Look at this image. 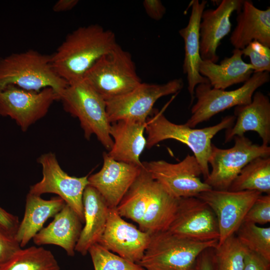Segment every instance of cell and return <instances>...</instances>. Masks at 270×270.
<instances>
[{"instance_id":"19","label":"cell","mask_w":270,"mask_h":270,"mask_svg":"<svg viewBox=\"0 0 270 270\" xmlns=\"http://www.w3.org/2000/svg\"><path fill=\"white\" fill-rule=\"evenodd\" d=\"M234 124L226 130L224 143L230 142L236 136L254 131L262 138V144L268 146L270 142V101L267 96L256 92L250 103L234 108Z\"/></svg>"},{"instance_id":"35","label":"cell","mask_w":270,"mask_h":270,"mask_svg":"<svg viewBox=\"0 0 270 270\" xmlns=\"http://www.w3.org/2000/svg\"><path fill=\"white\" fill-rule=\"evenodd\" d=\"M143 6L147 15L154 20H160L166 14V8L160 0H144Z\"/></svg>"},{"instance_id":"20","label":"cell","mask_w":270,"mask_h":270,"mask_svg":"<svg viewBox=\"0 0 270 270\" xmlns=\"http://www.w3.org/2000/svg\"><path fill=\"white\" fill-rule=\"evenodd\" d=\"M208 2L203 0H192V10L187 25L179 30L184 40V56L182 64L183 72L186 75L188 90L190 96L191 104L194 100V89L197 85L209 82L208 79L199 72L198 66L202 60L200 56L199 27L201 16Z\"/></svg>"},{"instance_id":"32","label":"cell","mask_w":270,"mask_h":270,"mask_svg":"<svg viewBox=\"0 0 270 270\" xmlns=\"http://www.w3.org/2000/svg\"><path fill=\"white\" fill-rule=\"evenodd\" d=\"M242 55L250 58L254 72H270V48L253 41L242 50Z\"/></svg>"},{"instance_id":"11","label":"cell","mask_w":270,"mask_h":270,"mask_svg":"<svg viewBox=\"0 0 270 270\" xmlns=\"http://www.w3.org/2000/svg\"><path fill=\"white\" fill-rule=\"evenodd\" d=\"M142 164L152 177L176 198L196 197L201 192L212 189L200 180L202 170L194 155L188 154L176 164L164 160Z\"/></svg>"},{"instance_id":"26","label":"cell","mask_w":270,"mask_h":270,"mask_svg":"<svg viewBox=\"0 0 270 270\" xmlns=\"http://www.w3.org/2000/svg\"><path fill=\"white\" fill-rule=\"evenodd\" d=\"M242 50L234 48L232 56L226 58L220 64L202 60L199 72L216 89L225 90L234 84L244 83L252 76L254 69L242 60Z\"/></svg>"},{"instance_id":"3","label":"cell","mask_w":270,"mask_h":270,"mask_svg":"<svg viewBox=\"0 0 270 270\" xmlns=\"http://www.w3.org/2000/svg\"><path fill=\"white\" fill-rule=\"evenodd\" d=\"M234 115L226 116L216 125L202 128L178 124L168 120L162 112L154 108L146 121L148 136L146 147L151 148L166 140H175L189 147L196 159L205 180L208 176V159L212 150V140L219 132L230 128L234 123Z\"/></svg>"},{"instance_id":"22","label":"cell","mask_w":270,"mask_h":270,"mask_svg":"<svg viewBox=\"0 0 270 270\" xmlns=\"http://www.w3.org/2000/svg\"><path fill=\"white\" fill-rule=\"evenodd\" d=\"M238 14L236 25L230 38L234 48L242 50L253 41L270 48V7L260 10L252 1L244 0Z\"/></svg>"},{"instance_id":"31","label":"cell","mask_w":270,"mask_h":270,"mask_svg":"<svg viewBox=\"0 0 270 270\" xmlns=\"http://www.w3.org/2000/svg\"><path fill=\"white\" fill-rule=\"evenodd\" d=\"M94 270H145L138 263L114 254L98 243L88 250Z\"/></svg>"},{"instance_id":"30","label":"cell","mask_w":270,"mask_h":270,"mask_svg":"<svg viewBox=\"0 0 270 270\" xmlns=\"http://www.w3.org/2000/svg\"><path fill=\"white\" fill-rule=\"evenodd\" d=\"M240 242L248 250L270 262V228L243 222L236 232Z\"/></svg>"},{"instance_id":"38","label":"cell","mask_w":270,"mask_h":270,"mask_svg":"<svg viewBox=\"0 0 270 270\" xmlns=\"http://www.w3.org/2000/svg\"><path fill=\"white\" fill-rule=\"evenodd\" d=\"M213 248L204 250L198 256L196 270H215L212 250Z\"/></svg>"},{"instance_id":"4","label":"cell","mask_w":270,"mask_h":270,"mask_svg":"<svg viewBox=\"0 0 270 270\" xmlns=\"http://www.w3.org/2000/svg\"><path fill=\"white\" fill-rule=\"evenodd\" d=\"M9 85L34 92L50 88L59 96L68 84L54 71L50 55L30 49L0 58V90Z\"/></svg>"},{"instance_id":"34","label":"cell","mask_w":270,"mask_h":270,"mask_svg":"<svg viewBox=\"0 0 270 270\" xmlns=\"http://www.w3.org/2000/svg\"><path fill=\"white\" fill-rule=\"evenodd\" d=\"M22 248L15 234L0 224V268Z\"/></svg>"},{"instance_id":"16","label":"cell","mask_w":270,"mask_h":270,"mask_svg":"<svg viewBox=\"0 0 270 270\" xmlns=\"http://www.w3.org/2000/svg\"><path fill=\"white\" fill-rule=\"evenodd\" d=\"M151 235L124 220L116 208H110L104 231L98 244L134 262L142 258Z\"/></svg>"},{"instance_id":"8","label":"cell","mask_w":270,"mask_h":270,"mask_svg":"<svg viewBox=\"0 0 270 270\" xmlns=\"http://www.w3.org/2000/svg\"><path fill=\"white\" fill-rule=\"evenodd\" d=\"M268 72H254L240 87L232 90L213 88L209 82L200 84L194 89L196 103L191 108V116L184 124L194 128L214 115L234 106L250 103L256 90L268 82Z\"/></svg>"},{"instance_id":"25","label":"cell","mask_w":270,"mask_h":270,"mask_svg":"<svg viewBox=\"0 0 270 270\" xmlns=\"http://www.w3.org/2000/svg\"><path fill=\"white\" fill-rule=\"evenodd\" d=\"M66 204L60 196L46 200L28 193L23 219L15 234L22 248L24 247L42 228L44 222L60 212Z\"/></svg>"},{"instance_id":"13","label":"cell","mask_w":270,"mask_h":270,"mask_svg":"<svg viewBox=\"0 0 270 270\" xmlns=\"http://www.w3.org/2000/svg\"><path fill=\"white\" fill-rule=\"evenodd\" d=\"M58 94L52 88L30 91L13 85L0 90V116L14 120L23 132L44 116Z\"/></svg>"},{"instance_id":"10","label":"cell","mask_w":270,"mask_h":270,"mask_svg":"<svg viewBox=\"0 0 270 270\" xmlns=\"http://www.w3.org/2000/svg\"><path fill=\"white\" fill-rule=\"evenodd\" d=\"M184 86L182 78L163 84L141 82L130 92L106 101V111L110 124L120 120L146 122L160 98L176 94Z\"/></svg>"},{"instance_id":"39","label":"cell","mask_w":270,"mask_h":270,"mask_svg":"<svg viewBox=\"0 0 270 270\" xmlns=\"http://www.w3.org/2000/svg\"><path fill=\"white\" fill-rule=\"evenodd\" d=\"M78 0H58L52 6L54 12H59L70 10L78 3Z\"/></svg>"},{"instance_id":"24","label":"cell","mask_w":270,"mask_h":270,"mask_svg":"<svg viewBox=\"0 0 270 270\" xmlns=\"http://www.w3.org/2000/svg\"><path fill=\"white\" fill-rule=\"evenodd\" d=\"M84 226L82 228L75 250L82 256L90 247L98 243L106 228L110 208L100 194L88 185L82 197Z\"/></svg>"},{"instance_id":"5","label":"cell","mask_w":270,"mask_h":270,"mask_svg":"<svg viewBox=\"0 0 270 270\" xmlns=\"http://www.w3.org/2000/svg\"><path fill=\"white\" fill-rule=\"evenodd\" d=\"M218 244V240L201 242L166 230L158 232L151 235L149 245L138 264L145 270H196L200 254Z\"/></svg>"},{"instance_id":"1","label":"cell","mask_w":270,"mask_h":270,"mask_svg":"<svg viewBox=\"0 0 270 270\" xmlns=\"http://www.w3.org/2000/svg\"><path fill=\"white\" fill-rule=\"evenodd\" d=\"M178 199L171 196L142 166L138 176L116 210L150 234L166 230L176 214Z\"/></svg>"},{"instance_id":"37","label":"cell","mask_w":270,"mask_h":270,"mask_svg":"<svg viewBox=\"0 0 270 270\" xmlns=\"http://www.w3.org/2000/svg\"><path fill=\"white\" fill-rule=\"evenodd\" d=\"M20 222L17 216L6 212L0 206V224H1L16 234Z\"/></svg>"},{"instance_id":"23","label":"cell","mask_w":270,"mask_h":270,"mask_svg":"<svg viewBox=\"0 0 270 270\" xmlns=\"http://www.w3.org/2000/svg\"><path fill=\"white\" fill-rule=\"evenodd\" d=\"M82 223L75 211L68 204L54 217L52 221L33 238L38 245L54 244L62 248L68 256L75 254Z\"/></svg>"},{"instance_id":"29","label":"cell","mask_w":270,"mask_h":270,"mask_svg":"<svg viewBox=\"0 0 270 270\" xmlns=\"http://www.w3.org/2000/svg\"><path fill=\"white\" fill-rule=\"evenodd\" d=\"M248 251L236 234L230 236L212 248L214 270H243Z\"/></svg>"},{"instance_id":"7","label":"cell","mask_w":270,"mask_h":270,"mask_svg":"<svg viewBox=\"0 0 270 270\" xmlns=\"http://www.w3.org/2000/svg\"><path fill=\"white\" fill-rule=\"evenodd\" d=\"M66 112L77 118L86 139L93 134L108 150L113 145L106 101L82 80L70 84L59 94Z\"/></svg>"},{"instance_id":"2","label":"cell","mask_w":270,"mask_h":270,"mask_svg":"<svg viewBox=\"0 0 270 270\" xmlns=\"http://www.w3.org/2000/svg\"><path fill=\"white\" fill-rule=\"evenodd\" d=\"M117 44L115 34L99 24L80 26L50 55L52 64L60 77L72 84L82 80L95 62Z\"/></svg>"},{"instance_id":"18","label":"cell","mask_w":270,"mask_h":270,"mask_svg":"<svg viewBox=\"0 0 270 270\" xmlns=\"http://www.w3.org/2000/svg\"><path fill=\"white\" fill-rule=\"evenodd\" d=\"M244 0H222L215 9L204 10L200 24V56L202 60L216 62V54L222 40L231 30L230 18L239 12Z\"/></svg>"},{"instance_id":"33","label":"cell","mask_w":270,"mask_h":270,"mask_svg":"<svg viewBox=\"0 0 270 270\" xmlns=\"http://www.w3.org/2000/svg\"><path fill=\"white\" fill-rule=\"evenodd\" d=\"M244 222L265 224L270 222V194H261L248 212Z\"/></svg>"},{"instance_id":"15","label":"cell","mask_w":270,"mask_h":270,"mask_svg":"<svg viewBox=\"0 0 270 270\" xmlns=\"http://www.w3.org/2000/svg\"><path fill=\"white\" fill-rule=\"evenodd\" d=\"M166 231L192 240H218L216 216L203 200L196 197L178 199L177 209Z\"/></svg>"},{"instance_id":"9","label":"cell","mask_w":270,"mask_h":270,"mask_svg":"<svg viewBox=\"0 0 270 270\" xmlns=\"http://www.w3.org/2000/svg\"><path fill=\"white\" fill-rule=\"evenodd\" d=\"M234 146L222 149L212 144L208 159L212 167L204 182L212 189L228 190L242 170L251 160L258 157L270 156V147L253 144L244 136H236Z\"/></svg>"},{"instance_id":"6","label":"cell","mask_w":270,"mask_h":270,"mask_svg":"<svg viewBox=\"0 0 270 270\" xmlns=\"http://www.w3.org/2000/svg\"><path fill=\"white\" fill-rule=\"evenodd\" d=\"M106 102L138 86V76L131 54L117 44L100 58L82 79Z\"/></svg>"},{"instance_id":"14","label":"cell","mask_w":270,"mask_h":270,"mask_svg":"<svg viewBox=\"0 0 270 270\" xmlns=\"http://www.w3.org/2000/svg\"><path fill=\"white\" fill-rule=\"evenodd\" d=\"M261 194L257 191L211 189L196 196L205 202L216 216L219 231L218 244L236 234L248 212Z\"/></svg>"},{"instance_id":"12","label":"cell","mask_w":270,"mask_h":270,"mask_svg":"<svg viewBox=\"0 0 270 270\" xmlns=\"http://www.w3.org/2000/svg\"><path fill=\"white\" fill-rule=\"evenodd\" d=\"M38 162L42 166V178L30 187L29 193L40 196L46 193L58 194L84 222L82 197L88 184L89 175L79 178L68 175L61 168L56 155L52 152L42 154Z\"/></svg>"},{"instance_id":"17","label":"cell","mask_w":270,"mask_h":270,"mask_svg":"<svg viewBox=\"0 0 270 270\" xmlns=\"http://www.w3.org/2000/svg\"><path fill=\"white\" fill-rule=\"evenodd\" d=\"M100 170L88 176V185L102 196L109 208H116L142 170V166L118 162L103 153Z\"/></svg>"},{"instance_id":"21","label":"cell","mask_w":270,"mask_h":270,"mask_svg":"<svg viewBox=\"0 0 270 270\" xmlns=\"http://www.w3.org/2000/svg\"><path fill=\"white\" fill-rule=\"evenodd\" d=\"M146 122L120 120L110 124L113 145L108 156L115 160L142 166L140 156L146 146Z\"/></svg>"},{"instance_id":"27","label":"cell","mask_w":270,"mask_h":270,"mask_svg":"<svg viewBox=\"0 0 270 270\" xmlns=\"http://www.w3.org/2000/svg\"><path fill=\"white\" fill-rule=\"evenodd\" d=\"M230 191H257L270 194V157H258L248 162L232 183Z\"/></svg>"},{"instance_id":"36","label":"cell","mask_w":270,"mask_h":270,"mask_svg":"<svg viewBox=\"0 0 270 270\" xmlns=\"http://www.w3.org/2000/svg\"><path fill=\"white\" fill-rule=\"evenodd\" d=\"M270 263L256 254L248 250L243 270H270Z\"/></svg>"},{"instance_id":"28","label":"cell","mask_w":270,"mask_h":270,"mask_svg":"<svg viewBox=\"0 0 270 270\" xmlns=\"http://www.w3.org/2000/svg\"><path fill=\"white\" fill-rule=\"evenodd\" d=\"M0 270H60L51 251L42 247L22 248Z\"/></svg>"}]
</instances>
